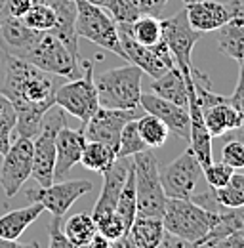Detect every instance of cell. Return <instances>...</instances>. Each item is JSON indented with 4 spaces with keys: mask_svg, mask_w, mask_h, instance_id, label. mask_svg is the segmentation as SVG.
<instances>
[{
    "mask_svg": "<svg viewBox=\"0 0 244 248\" xmlns=\"http://www.w3.org/2000/svg\"><path fill=\"white\" fill-rule=\"evenodd\" d=\"M151 92L174 101L178 105L187 107V82L183 78V73L178 69V65L170 67L164 75H160L158 78H154L151 84Z\"/></svg>",
    "mask_w": 244,
    "mask_h": 248,
    "instance_id": "cell-23",
    "label": "cell"
},
{
    "mask_svg": "<svg viewBox=\"0 0 244 248\" xmlns=\"http://www.w3.org/2000/svg\"><path fill=\"white\" fill-rule=\"evenodd\" d=\"M200 164L191 147H187L178 158H174L162 172L160 182L164 187L166 197L172 199H191L195 193V187L200 178Z\"/></svg>",
    "mask_w": 244,
    "mask_h": 248,
    "instance_id": "cell-12",
    "label": "cell"
},
{
    "mask_svg": "<svg viewBox=\"0 0 244 248\" xmlns=\"http://www.w3.org/2000/svg\"><path fill=\"white\" fill-rule=\"evenodd\" d=\"M137 130H139V136H141V140L145 141V145L149 149L162 147L166 143V140H168V134H170L168 126L162 123L158 117L151 115V113H147V115L137 119Z\"/></svg>",
    "mask_w": 244,
    "mask_h": 248,
    "instance_id": "cell-28",
    "label": "cell"
},
{
    "mask_svg": "<svg viewBox=\"0 0 244 248\" xmlns=\"http://www.w3.org/2000/svg\"><path fill=\"white\" fill-rule=\"evenodd\" d=\"M202 119H204V124H206V128H208L212 138H221L227 132H231V130H235V128H239L243 124L239 111L229 101L215 103L212 107L204 109L202 111Z\"/></svg>",
    "mask_w": 244,
    "mask_h": 248,
    "instance_id": "cell-22",
    "label": "cell"
},
{
    "mask_svg": "<svg viewBox=\"0 0 244 248\" xmlns=\"http://www.w3.org/2000/svg\"><path fill=\"white\" fill-rule=\"evenodd\" d=\"M160 247L162 248H183V247H193V245H191L189 241L182 239V237L174 235V233L164 231V237H162V241H160Z\"/></svg>",
    "mask_w": 244,
    "mask_h": 248,
    "instance_id": "cell-41",
    "label": "cell"
},
{
    "mask_svg": "<svg viewBox=\"0 0 244 248\" xmlns=\"http://www.w3.org/2000/svg\"><path fill=\"white\" fill-rule=\"evenodd\" d=\"M17 58L36 65L38 69L63 77L67 80L82 75V60L71 54V50L50 31H36L32 40L17 54Z\"/></svg>",
    "mask_w": 244,
    "mask_h": 248,
    "instance_id": "cell-3",
    "label": "cell"
},
{
    "mask_svg": "<svg viewBox=\"0 0 244 248\" xmlns=\"http://www.w3.org/2000/svg\"><path fill=\"white\" fill-rule=\"evenodd\" d=\"M21 21L32 31H50L56 25V10L50 2L32 4L21 16Z\"/></svg>",
    "mask_w": 244,
    "mask_h": 248,
    "instance_id": "cell-30",
    "label": "cell"
},
{
    "mask_svg": "<svg viewBox=\"0 0 244 248\" xmlns=\"http://www.w3.org/2000/svg\"><path fill=\"white\" fill-rule=\"evenodd\" d=\"M160 23H162V40L172 52L174 63L183 75H193L197 71L193 67V48L200 40L202 32L191 27L185 8L168 19H160Z\"/></svg>",
    "mask_w": 244,
    "mask_h": 248,
    "instance_id": "cell-9",
    "label": "cell"
},
{
    "mask_svg": "<svg viewBox=\"0 0 244 248\" xmlns=\"http://www.w3.org/2000/svg\"><path fill=\"white\" fill-rule=\"evenodd\" d=\"M38 2H50V0H0V12L6 16L21 17L32 4H38Z\"/></svg>",
    "mask_w": 244,
    "mask_h": 248,
    "instance_id": "cell-37",
    "label": "cell"
},
{
    "mask_svg": "<svg viewBox=\"0 0 244 248\" xmlns=\"http://www.w3.org/2000/svg\"><path fill=\"white\" fill-rule=\"evenodd\" d=\"M164 223L162 217L156 216H136L132 221L130 229L126 235L115 241L113 247H126V248H158L160 241L164 237Z\"/></svg>",
    "mask_w": 244,
    "mask_h": 248,
    "instance_id": "cell-19",
    "label": "cell"
},
{
    "mask_svg": "<svg viewBox=\"0 0 244 248\" xmlns=\"http://www.w3.org/2000/svg\"><path fill=\"white\" fill-rule=\"evenodd\" d=\"M90 248H109L111 247V241L109 239H105L101 233H95L93 237H92L90 245H88Z\"/></svg>",
    "mask_w": 244,
    "mask_h": 248,
    "instance_id": "cell-42",
    "label": "cell"
},
{
    "mask_svg": "<svg viewBox=\"0 0 244 248\" xmlns=\"http://www.w3.org/2000/svg\"><path fill=\"white\" fill-rule=\"evenodd\" d=\"M63 126H67L65 111L54 105L46 111L38 134L32 138V174L36 186L48 187L54 184L56 166V136Z\"/></svg>",
    "mask_w": 244,
    "mask_h": 248,
    "instance_id": "cell-6",
    "label": "cell"
},
{
    "mask_svg": "<svg viewBox=\"0 0 244 248\" xmlns=\"http://www.w3.org/2000/svg\"><path fill=\"white\" fill-rule=\"evenodd\" d=\"M42 212H44V206L40 202H30L29 206L6 212L4 216H0V239L17 241Z\"/></svg>",
    "mask_w": 244,
    "mask_h": 248,
    "instance_id": "cell-21",
    "label": "cell"
},
{
    "mask_svg": "<svg viewBox=\"0 0 244 248\" xmlns=\"http://www.w3.org/2000/svg\"><path fill=\"white\" fill-rule=\"evenodd\" d=\"M76 2V32L78 36L93 42L95 46L109 50L117 54L126 62V54L122 50L117 21L111 17V14L105 12V8L90 4L88 0H75Z\"/></svg>",
    "mask_w": 244,
    "mask_h": 248,
    "instance_id": "cell-7",
    "label": "cell"
},
{
    "mask_svg": "<svg viewBox=\"0 0 244 248\" xmlns=\"http://www.w3.org/2000/svg\"><path fill=\"white\" fill-rule=\"evenodd\" d=\"M183 4H193V2H198V0H182Z\"/></svg>",
    "mask_w": 244,
    "mask_h": 248,
    "instance_id": "cell-48",
    "label": "cell"
},
{
    "mask_svg": "<svg viewBox=\"0 0 244 248\" xmlns=\"http://www.w3.org/2000/svg\"><path fill=\"white\" fill-rule=\"evenodd\" d=\"M82 75L73 80H63L56 90V105L71 117L80 119L82 124L99 109L97 88L93 80V65L90 60H82Z\"/></svg>",
    "mask_w": 244,
    "mask_h": 248,
    "instance_id": "cell-8",
    "label": "cell"
},
{
    "mask_svg": "<svg viewBox=\"0 0 244 248\" xmlns=\"http://www.w3.org/2000/svg\"><path fill=\"white\" fill-rule=\"evenodd\" d=\"M219 221L217 212H210L204 206L197 204L191 199H172L166 201V210L162 216L164 229L189 241L193 247H198L200 241L212 231Z\"/></svg>",
    "mask_w": 244,
    "mask_h": 248,
    "instance_id": "cell-4",
    "label": "cell"
},
{
    "mask_svg": "<svg viewBox=\"0 0 244 248\" xmlns=\"http://www.w3.org/2000/svg\"><path fill=\"white\" fill-rule=\"evenodd\" d=\"M221 160L229 164L233 170L244 168V143L239 140H227L221 149Z\"/></svg>",
    "mask_w": 244,
    "mask_h": 248,
    "instance_id": "cell-35",
    "label": "cell"
},
{
    "mask_svg": "<svg viewBox=\"0 0 244 248\" xmlns=\"http://www.w3.org/2000/svg\"><path fill=\"white\" fill-rule=\"evenodd\" d=\"M115 160H117V151L99 141H86L80 156V164L97 174L107 172L115 164Z\"/></svg>",
    "mask_w": 244,
    "mask_h": 248,
    "instance_id": "cell-26",
    "label": "cell"
},
{
    "mask_svg": "<svg viewBox=\"0 0 244 248\" xmlns=\"http://www.w3.org/2000/svg\"><path fill=\"white\" fill-rule=\"evenodd\" d=\"M63 80L67 78L8 54L0 93H4L15 109V136L32 140L38 134L46 111L56 105V90Z\"/></svg>",
    "mask_w": 244,
    "mask_h": 248,
    "instance_id": "cell-1",
    "label": "cell"
},
{
    "mask_svg": "<svg viewBox=\"0 0 244 248\" xmlns=\"http://www.w3.org/2000/svg\"><path fill=\"white\" fill-rule=\"evenodd\" d=\"M93 189V184L90 180H61L54 182L48 187L36 186L34 189H27L25 197L29 202H40L44 210H48L54 217H63L67 210L86 193Z\"/></svg>",
    "mask_w": 244,
    "mask_h": 248,
    "instance_id": "cell-10",
    "label": "cell"
},
{
    "mask_svg": "<svg viewBox=\"0 0 244 248\" xmlns=\"http://www.w3.org/2000/svg\"><path fill=\"white\" fill-rule=\"evenodd\" d=\"M187 19L193 29L200 32L217 31L221 25L231 21L233 17L244 16L243 0L215 2V0H198L193 4H185Z\"/></svg>",
    "mask_w": 244,
    "mask_h": 248,
    "instance_id": "cell-14",
    "label": "cell"
},
{
    "mask_svg": "<svg viewBox=\"0 0 244 248\" xmlns=\"http://www.w3.org/2000/svg\"><path fill=\"white\" fill-rule=\"evenodd\" d=\"M143 71L130 63L126 67H115L93 77L99 107L141 111V78Z\"/></svg>",
    "mask_w": 244,
    "mask_h": 248,
    "instance_id": "cell-2",
    "label": "cell"
},
{
    "mask_svg": "<svg viewBox=\"0 0 244 248\" xmlns=\"http://www.w3.org/2000/svg\"><path fill=\"white\" fill-rule=\"evenodd\" d=\"M221 138H225V140H239V141H243L244 143V123L239 126V128H235V130H231V132H227L225 136H221Z\"/></svg>",
    "mask_w": 244,
    "mask_h": 248,
    "instance_id": "cell-44",
    "label": "cell"
},
{
    "mask_svg": "<svg viewBox=\"0 0 244 248\" xmlns=\"http://www.w3.org/2000/svg\"><path fill=\"white\" fill-rule=\"evenodd\" d=\"M0 168V186L6 197H15L32 174V140L17 136L4 153Z\"/></svg>",
    "mask_w": 244,
    "mask_h": 248,
    "instance_id": "cell-11",
    "label": "cell"
},
{
    "mask_svg": "<svg viewBox=\"0 0 244 248\" xmlns=\"http://www.w3.org/2000/svg\"><path fill=\"white\" fill-rule=\"evenodd\" d=\"M10 109H14V105L10 103V99L4 93H0V115L6 113V111H10Z\"/></svg>",
    "mask_w": 244,
    "mask_h": 248,
    "instance_id": "cell-45",
    "label": "cell"
},
{
    "mask_svg": "<svg viewBox=\"0 0 244 248\" xmlns=\"http://www.w3.org/2000/svg\"><path fill=\"white\" fill-rule=\"evenodd\" d=\"M90 4H95V6H101V8H107L109 0H88Z\"/></svg>",
    "mask_w": 244,
    "mask_h": 248,
    "instance_id": "cell-47",
    "label": "cell"
},
{
    "mask_svg": "<svg viewBox=\"0 0 244 248\" xmlns=\"http://www.w3.org/2000/svg\"><path fill=\"white\" fill-rule=\"evenodd\" d=\"M86 145V138L82 128L71 130L63 126L56 136V166H54V182L65 180L67 172L80 162V156Z\"/></svg>",
    "mask_w": 244,
    "mask_h": 248,
    "instance_id": "cell-18",
    "label": "cell"
},
{
    "mask_svg": "<svg viewBox=\"0 0 244 248\" xmlns=\"http://www.w3.org/2000/svg\"><path fill=\"white\" fill-rule=\"evenodd\" d=\"M15 128V109L0 115V155H4L12 145V134Z\"/></svg>",
    "mask_w": 244,
    "mask_h": 248,
    "instance_id": "cell-36",
    "label": "cell"
},
{
    "mask_svg": "<svg viewBox=\"0 0 244 248\" xmlns=\"http://www.w3.org/2000/svg\"><path fill=\"white\" fill-rule=\"evenodd\" d=\"M217 48L237 62L244 60V16L233 17L217 29Z\"/></svg>",
    "mask_w": 244,
    "mask_h": 248,
    "instance_id": "cell-24",
    "label": "cell"
},
{
    "mask_svg": "<svg viewBox=\"0 0 244 248\" xmlns=\"http://www.w3.org/2000/svg\"><path fill=\"white\" fill-rule=\"evenodd\" d=\"M134 38L143 46H154L162 40V23L156 16L141 14L134 23H130Z\"/></svg>",
    "mask_w": 244,
    "mask_h": 248,
    "instance_id": "cell-29",
    "label": "cell"
},
{
    "mask_svg": "<svg viewBox=\"0 0 244 248\" xmlns=\"http://www.w3.org/2000/svg\"><path fill=\"white\" fill-rule=\"evenodd\" d=\"M6 65H8V52L0 44V88H2V82H4V75H6Z\"/></svg>",
    "mask_w": 244,
    "mask_h": 248,
    "instance_id": "cell-43",
    "label": "cell"
},
{
    "mask_svg": "<svg viewBox=\"0 0 244 248\" xmlns=\"http://www.w3.org/2000/svg\"><path fill=\"white\" fill-rule=\"evenodd\" d=\"M132 166V156H124V158H117L115 164L103 172V187H101V193H99V199L93 206V212L92 217L93 221H101L105 217H111L117 214V201H119V195H121V189L124 186V180H126V174Z\"/></svg>",
    "mask_w": 244,
    "mask_h": 248,
    "instance_id": "cell-15",
    "label": "cell"
},
{
    "mask_svg": "<svg viewBox=\"0 0 244 248\" xmlns=\"http://www.w3.org/2000/svg\"><path fill=\"white\" fill-rule=\"evenodd\" d=\"M134 176H136V199L139 216H164L166 210V193L160 182L158 158L152 149H145L132 156Z\"/></svg>",
    "mask_w": 244,
    "mask_h": 248,
    "instance_id": "cell-5",
    "label": "cell"
},
{
    "mask_svg": "<svg viewBox=\"0 0 244 248\" xmlns=\"http://www.w3.org/2000/svg\"><path fill=\"white\" fill-rule=\"evenodd\" d=\"M241 73H239V80L235 86V92L229 95V103L239 111L241 119L244 123V60H241Z\"/></svg>",
    "mask_w": 244,
    "mask_h": 248,
    "instance_id": "cell-39",
    "label": "cell"
},
{
    "mask_svg": "<svg viewBox=\"0 0 244 248\" xmlns=\"http://www.w3.org/2000/svg\"><path fill=\"white\" fill-rule=\"evenodd\" d=\"M107 10L117 23H134L143 14L139 0H109Z\"/></svg>",
    "mask_w": 244,
    "mask_h": 248,
    "instance_id": "cell-33",
    "label": "cell"
},
{
    "mask_svg": "<svg viewBox=\"0 0 244 248\" xmlns=\"http://www.w3.org/2000/svg\"><path fill=\"white\" fill-rule=\"evenodd\" d=\"M50 4L56 10V25L50 29L61 42L71 50L73 56L82 60L78 50V32H76V2L75 0H50Z\"/></svg>",
    "mask_w": 244,
    "mask_h": 248,
    "instance_id": "cell-20",
    "label": "cell"
},
{
    "mask_svg": "<svg viewBox=\"0 0 244 248\" xmlns=\"http://www.w3.org/2000/svg\"><path fill=\"white\" fill-rule=\"evenodd\" d=\"M141 111H126V109H107L99 107L86 123L82 124V132L86 141H99L115 151H119V140L124 124L132 119H139Z\"/></svg>",
    "mask_w": 244,
    "mask_h": 248,
    "instance_id": "cell-13",
    "label": "cell"
},
{
    "mask_svg": "<svg viewBox=\"0 0 244 248\" xmlns=\"http://www.w3.org/2000/svg\"><path fill=\"white\" fill-rule=\"evenodd\" d=\"M61 219L63 217H54L50 221V227H48V235H50V248H73L69 239L65 237L63 233V227H61Z\"/></svg>",
    "mask_w": 244,
    "mask_h": 248,
    "instance_id": "cell-38",
    "label": "cell"
},
{
    "mask_svg": "<svg viewBox=\"0 0 244 248\" xmlns=\"http://www.w3.org/2000/svg\"><path fill=\"white\" fill-rule=\"evenodd\" d=\"M212 189V187H210ZM215 201L225 208H235L244 204V174L233 172L231 180L219 189H212Z\"/></svg>",
    "mask_w": 244,
    "mask_h": 248,
    "instance_id": "cell-31",
    "label": "cell"
},
{
    "mask_svg": "<svg viewBox=\"0 0 244 248\" xmlns=\"http://www.w3.org/2000/svg\"><path fill=\"white\" fill-rule=\"evenodd\" d=\"M141 109L158 117L162 123L168 126V130L176 136L189 141L191 138V117L187 107L178 105L174 101H168L156 93H141Z\"/></svg>",
    "mask_w": 244,
    "mask_h": 248,
    "instance_id": "cell-16",
    "label": "cell"
},
{
    "mask_svg": "<svg viewBox=\"0 0 244 248\" xmlns=\"http://www.w3.org/2000/svg\"><path fill=\"white\" fill-rule=\"evenodd\" d=\"M117 31H119V40H121V46L126 54L128 63L137 65L145 75H149L152 78H158L160 75H164L170 69L154 54L151 46H143L134 38L130 23H117Z\"/></svg>",
    "mask_w": 244,
    "mask_h": 248,
    "instance_id": "cell-17",
    "label": "cell"
},
{
    "mask_svg": "<svg viewBox=\"0 0 244 248\" xmlns=\"http://www.w3.org/2000/svg\"><path fill=\"white\" fill-rule=\"evenodd\" d=\"M149 149L145 145V141L139 136L137 130V119H132L124 124L121 132V140H119V151H117V158H124V156H134L141 151Z\"/></svg>",
    "mask_w": 244,
    "mask_h": 248,
    "instance_id": "cell-32",
    "label": "cell"
},
{
    "mask_svg": "<svg viewBox=\"0 0 244 248\" xmlns=\"http://www.w3.org/2000/svg\"><path fill=\"white\" fill-rule=\"evenodd\" d=\"M168 0H139V6H141V12L143 14H149V16H160L164 6H166Z\"/></svg>",
    "mask_w": 244,
    "mask_h": 248,
    "instance_id": "cell-40",
    "label": "cell"
},
{
    "mask_svg": "<svg viewBox=\"0 0 244 248\" xmlns=\"http://www.w3.org/2000/svg\"><path fill=\"white\" fill-rule=\"evenodd\" d=\"M6 247V248H19L21 245L17 241H8V239H0V248Z\"/></svg>",
    "mask_w": 244,
    "mask_h": 248,
    "instance_id": "cell-46",
    "label": "cell"
},
{
    "mask_svg": "<svg viewBox=\"0 0 244 248\" xmlns=\"http://www.w3.org/2000/svg\"><path fill=\"white\" fill-rule=\"evenodd\" d=\"M117 214L122 219L126 231L130 229L132 221L137 216V199H136V176H134V160H132V166L126 174V180H124V186L121 189V195H119V201H117Z\"/></svg>",
    "mask_w": 244,
    "mask_h": 248,
    "instance_id": "cell-27",
    "label": "cell"
},
{
    "mask_svg": "<svg viewBox=\"0 0 244 248\" xmlns=\"http://www.w3.org/2000/svg\"><path fill=\"white\" fill-rule=\"evenodd\" d=\"M63 233L69 239L73 248H86L90 245L92 237L97 233V227H95V221H93L92 214L78 212V214H73L67 219Z\"/></svg>",
    "mask_w": 244,
    "mask_h": 248,
    "instance_id": "cell-25",
    "label": "cell"
},
{
    "mask_svg": "<svg viewBox=\"0 0 244 248\" xmlns=\"http://www.w3.org/2000/svg\"><path fill=\"white\" fill-rule=\"evenodd\" d=\"M202 172H204V178H206L208 186L212 187V189H219V187H223L231 180L235 170L229 164H225L223 160L221 162H214L212 160L206 168H202Z\"/></svg>",
    "mask_w": 244,
    "mask_h": 248,
    "instance_id": "cell-34",
    "label": "cell"
}]
</instances>
